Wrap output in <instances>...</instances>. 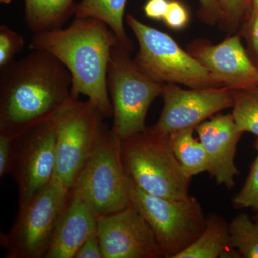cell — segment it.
Masks as SVG:
<instances>
[{
	"instance_id": "7c38bea8",
	"label": "cell",
	"mask_w": 258,
	"mask_h": 258,
	"mask_svg": "<svg viewBox=\"0 0 258 258\" xmlns=\"http://www.w3.org/2000/svg\"><path fill=\"white\" fill-rule=\"evenodd\" d=\"M103 258L164 257L154 232L133 205L98 218Z\"/></svg>"
},
{
	"instance_id": "836d02e7",
	"label": "cell",
	"mask_w": 258,
	"mask_h": 258,
	"mask_svg": "<svg viewBox=\"0 0 258 258\" xmlns=\"http://www.w3.org/2000/svg\"><path fill=\"white\" fill-rule=\"evenodd\" d=\"M256 220H258V215L257 216V218H256Z\"/></svg>"
},
{
	"instance_id": "d6986e66",
	"label": "cell",
	"mask_w": 258,
	"mask_h": 258,
	"mask_svg": "<svg viewBox=\"0 0 258 258\" xmlns=\"http://www.w3.org/2000/svg\"><path fill=\"white\" fill-rule=\"evenodd\" d=\"M195 128L184 129L169 134V142L180 166L189 179L209 170L206 151L194 137Z\"/></svg>"
},
{
	"instance_id": "7402d4cb",
	"label": "cell",
	"mask_w": 258,
	"mask_h": 258,
	"mask_svg": "<svg viewBox=\"0 0 258 258\" xmlns=\"http://www.w3.org/2000/svg\"><path fill=\"white\" fill-rule=\"evenodd\" d=\"M216 2L221 13L220 24L222 28L230 33H235L248 14L252 6V0H216Z\"/></svg>"
},
{
	"instance_id": "9a60e30c",
	"label": "cell",
	"mask_w": 258,
	"mask_h": 258,
	"mask_svg": "<svg viewBox=\"0 0 258 258\" xmlns=\"http://www.w3.org/2000/svg\"><path fill=\"white\" fill-rule=\"evenodd\" d=\"M98 218L87 204L70 191L45 258H74L88 237L97 234Z\"/></svg>"
},
{
	"instance_id": "52a82bcc",
	"label": "cell",
	"mask_w": 258,
	"mask_h": 258,
	"mask_svg": "<svg viewBox=\"0 0 258 258\" xmlns=\"http://www.w3.org/2000/svg\"><path fill=\"white\" fill-rule=\"evenodd\" d=\"M131 205L150 226L164 257L176 258L193 243L206 226L207 217L192 196L185 200L154 196L132 183Z\"/></svg>"
},
{
	"instance_id": "d4e9b609",
	"label": "cell",
	"mask_w": 258,
	"mask_h": 258,
	"mask_svg": "<svg viewBox=\"0 0 258 258\" xmlns=\"http://www.w3.org/2000/svg\"><path fill=\"white\" fill-rule=\"evenodd\" d=\"M163 20L169 28L173 30H181L189 22V12L181 2L169 0V7Z\"/></svg>"
},
{
	"instance_id": "5bb4252c",
	"label": "cell",
	"mask_w": 258,
	"mask_h": 258,
	"mask_svg": "<svg viewBox=\"0 0 258 258\" xmlns=\"http://www.w3.org/2000/svg\"><path fill=\"white\" fill-rule=\"evenodd\" d=\"M195 129L206 151L208 172L217 184L232 189L235 186V176L240 174L235 158L237 144L244 132L232 114L217 115Z\"/></svg>"
},
{
	"instance_id": "30bf717a",
	"label": "cell",
	"mask_w": 258,
	"mask_h": 258,
	"mask_svg": "<svg viewBox=\"0 0 258 258\" xmlns=\"http://www.w3.org/2000/svg\"><path fill=\"white\" fill-rule=\"evenodd\" d=\"M57 152L53 118L20 134L14 142L10 174L18 184L19 206L28 203L55 176Z\"/></svg>"
},
{
	"instance_id": "ffe728a7",
	"label": "cell",
	"mask_w": 258,
	"mask_h": 258,
	"mask_svg": "<svg viewBox=\"0 0 258 258\" xmlns=\"http://www.w3.org/2000/svg\"><path fill=\"white\" fill-rule=\"evenodd\" d=\"M230 243L241 257L258 258V220L241 213L229 224Z\"/></svg>"
},
{
	"instance_id": "cb8c5ba5",
	"label": "cell",
	"mask_w": 258,
	"mask_h": 258,
	"mask_svg": "<svg viewBox=\"0 0 258 258\" xmlns=\"http://www.w3.org/2000/svg\"><path fill=\"white\" fill-rule=\"evenodd\" d=\"M233 203L238 208H251L258 210V155L252 163L245 184L234 198Z\"/></svg>"
},
{
	"instance_id": "9c48e42d",
	"label": "cell",
	"mask_w": 258,
	"mask_h": 258,
	"mask_svg": "<svg viewBox=\"0 0 258 258\" xmlns=\"http://www.w3.org/2000/svg\"><path fill=\"white\" fill-rule=\"evenodd\" d=\"M91 101L71 99L53 117L57 163L54 179L71 190L105 128Z\"/></svg>"
},
{
	"instance_id": "5b68a950",
	"label": "cell",
	"mask_w": 258,
	"mask_h": 258,
	"mask_svg": "<svg viewBox=\"0 0 258 258\" xmlns=\"http://www.w3.org/2000/svg\"><path fill=\"white\" fill-rule=\"evenodd\" d=\"M126 22L139 44L134 62L150 79L161 84H181L191 88L223 87L170 35L132 15H127Z\"/></svg>"
},
{
	"instance_id": "4fadbf2b",
	"label": "cell",
	"mask_w": 258,
	"mask_h": 258,
	"mask_svg": "<svg viewBox=\"0 0 258 258\" xmlns=\"http://www.w3.org/2000/svg\"><path fill=\"white\" fill-rule=\"evenodd\" d=\"M190 54L223 87L232 90L258 86V67L244 48L239 35L217 44L194 42Z\"/></svg>"
},
{
	"instance_id": "603a6c76",
	"label": "cell",
	"mask_w": 258,
	"mask_h": 258,
	"mask_svg": "<svg viewBox=\"0 0 258 258\" xmlns=\"http://www.w3.org/2000/svg\"><path fill=\"white\" fill-rule=\"evenodd\" d=\"M25 41L18 32L7 25L0 26V67L13 62L15 55L23 50Z\"/></svg>"
},
{
	"instance_id": "ba28073f",
	"label": "cell",
	"mask_w": 258,
	"mask_h": 258,
	"mask_svg": "<svg viewBox=\"0 0 258 258\" xmlns=\"http://www.w3.org/2000/svg\"><path fill=\"white\" fill-rule=\"evenodd\" d=\"M70 190L53 179L21 206L8 233L0 234L8 258H45Z\"/></svg>"
},
{
	"instance_id": "d6a6232c",
	"label": "cell",
	"mask_w": 258,
	"mask_h": 258,
	"mask_svg": "<svg viewBox=\"0 0 258 258\" xmlns=\"http://www.w3.org/2000/svg\"><path fill=\"white\" fill-rule=\"evenodd\" d=\"M255 149H256V150L257 151V153H258V137L257 139V141H256V142H255Z\"/></svg>"
},
{
	"instance_id": "8fae6325",
	"label": "cell",
	"mask_w": 258,
	"mask_h": 258,
	"mask_svg": "<svg viewBox=\"0 0 258 258\" xmlns=\"http://www.w3.org/2000/svg\"><path fill=\"white\" fill-rule=\"evenodd\" d=\"M161 96L164 107L160 118L152 128L164 135L196 128L207 118L232 108L234 103V90L227 87L186 90L173 83H166Z\"/></svg>"
},
{
	"instance_id": "484cf974",
	"label": "cell",
	"mask_w": 258,
	"mask_h": 258,
	"mask_svg": "<svg viewBox=\"0 0 258 258\" xmlns=\"http://www.w3.org/2000/svg\"><path fill=\"white\" fill-rule=\"evenodd\" d=\"M17 137L5 132H0V176L10 174L13 164L14 142Z\"/></svg>"
},
{
	"instance_id": "277c9868",
	"label": "cell",
	"mask_w": 258,
	"mask_h": 258,
	"mask_svg": "<svg viewBox=\"0 0 258 258\" xmlns=\"http://www.w3.org/2000/svg\"><path fill=\"white\" fill-rule=\"evenodd\" d=\"M132 189L122 160L121 141L105 126L70 191L99 218L129 206Z\"/></svg>"
},
{
	"instance_id": "6da1fadb",
	"label": "cell",
	"mask_w": 258,
	"mask_h": 258,
	"mask_svg": "<svg viewBox=\"0 0 258 258\" xmlns=\"http://www.w3.org/2000/svg\"><path fill=\"white\" fill-rule=\"evenodd\" d=\"M71 86L69 71L45 51L32 50L2 68L0 132L18 137L52 119L73 99Z\"/></svg>"
},
{
	"instance_id": "2e32d148",
	"label": "cell",
	"mask_w": 258,
	"mask_h": 258,
	"mask_svg": "<svg viewBox=\"0 0 258 258\" xmlns=\"http://www.w3.org/2000/svg\"><path fill=\"white\" fill-rule=\"evenodd\" d=\"M230 243L229 224L218 215L207 217V223L200 235L191 245L176 258L224 257L229 252Z\"/></svg>"
},
{
	"instance_id": "e0dca14e",
	"label": "cell",
	"mask_w": 258,
	"mask_h": 258,
	"mask_svg": "<svg viewBox=\"0 0 258 258\" xmlns=\"http://www.w3.org/2000/svg\"><path fill=\"white\" fill-rule=\"evenodd\" d=\"M74 0H25V20L33 33L62 28L74 14Z\"/></svg>"
},
{
	"instance_id": "8992f818",
	"label": "cell",
	"mask_w": 258,
	"mask_h": 258,
	"mask_svg": "<svg viewBox=\"0 0 258 258\" xmlns=\"http://www.w3.org/2000/svg\"><path fill=\"white\" fill-rule=\"evenodd\" d=\"M161 84L142 72L120 44L112 50L108 88L113 106L112 132L120 141L143 132L153 101L162 94Z\"/></svg>"
},
{
	"instance_id": "4316f807",
	"label": "cell",
	"mask_w": 258,
	"mask_h": 258,
	"mask_svg": "<svg viewBox=\"0 0 258 258\" xmlns=\"http://www.w3.org/2000/svg\"><path fill=\"white\" fill-rule=\"evenodd\" d=\"M244 33L248 40L249 49L253 56V62L258 67V13L251 8L244 19Z\"/></svg>"
},
{
	"instance_id": "44dd1931",
	"label": "cell",
	"mask_w": 258,
	"mask_h": 258,
	"mask_svg": "<svg viewBox=\"0 0 258 258\" xmlns=\"http://www.w3.org/2000/svg\"><path fill=\"white\" fill-rule=\"evenodd\" d=\"M232 116L242 132L258 137V86L234 90Z\"/></svg>"
},
{
	"instance_id": "7a4b0ae2",
	"label": "cell",
	"mask_w": 258,
	"mask_h": 258,
	"mask_svg": "<svg viewBox=\"0 0 258 258\" xmlns=\"http://www.w3.org/2000/svg\"><path fill=\"white\" fill-rule=\"evenodd\" d=\"M119 43L106 23L93 18H75L66 28L34 33L32 50L45 51L69 71L71 97H87L104 118L113 116L108 88V70L112 50Z\"/></svg>"
},
{
	"instance_id": "f1b7e54d",
	"label": "cell",
	"mask_w": 258,
	"mask_h": 258,
	"mask_svg": "<svg viewBox=\"0 0 258 258\" xmlns=\"http://www.w3.org/2000/svg\"><path fill=\"white\" fill-rule=\"evenodd\" d=\"M74 258H103L98 233L88 237L83 242Z\"/></svg>"
},
{
	"instance_id": "1f68e13d",
	"label": "cell",
	"mask_w": 258,
	"mask_h": 258,
	"mask_svg": "<svg viewBox=\"0 0 258 258\" xmlns=\"http://www.w3.org/2000/svg\"><path fill=\"white\" fill-rule=\"evenodd\" d=\"M11 2L12 0H0V3H1L2 4L5 5H9Z\"/></svg>"
},
{
	"instance_id": "83f0119b",
	"label": "cell",
	"mask_w": 258,
	"mask_h": 258,
	"mask_svg": "<svg viewBox=\"0 0 258 258\" xmlns=\"http://www.w3.org/2000/svg\"><path fill=\"white\" fill-rule=\"evenodd\" d=\"M198 15L204 23L215 25L221 18L220 8L216 0H198Z\"/></svg>"
},
{
	"instance_id": "3957f363",
	"label": "cell",
	"mask_w": 258,
	"mask_h": 258,
	"mask_svg": "<svg viewBox=\"0 0 258 258\" xmlns=\"http://www.w3.org/2000/svg\"><path fill=\"white\" fill-rule=\"evenodd\" d=\"M121 157L132 183L154 196L189 198L190 179L181 169L164 135L147 128L121 141Z\"/></svg>"
},
{
	"instance_id": "f546056e",
	"label": "cell",
	"mask_w": 258,
	"mask_h": 258,
	"mask_svg": "<svg viewBox=\"0 0 258 258\" xmlns=\"http://www.w3.org/2000/svg\"><path fill=\"white\" fill-rule=\"evenodd\" d=\"M169 0H148L144 7V11L147 18L152 20H164Z\"/></svg>"
},
{
	"instance_id": "ac0fdd59",
	"label": "cell",
	"mask_w": 258,
	"mask_h": 258,
	"mask_svg": "<svg viewBox=\"0 0 258 258\" xmlns=\"http://www.w3.org/2000/svg\"><path fill=\"white\" fill-rule=\"evenodd\" d=\"M128 0H81L75 8V18H93L106 23L116 35L120 45L132 52L133 44L125 32L124 13Z\"/></svg>"
},
{
	"instance_id": "4dcf8cb0",
	"label": "cell",
	"mask_w": 258,
	"mask_h": 258,
	"mask_svg": "<svg viewBox=\"0 0 258 258\" xmlns=\"http://www.w3.org/2000/svg\"><path fill=\"white\" fill-rule=\"evenodd\" d=\"M251 8L256 10L258 13V0H252V6Z\"/></svg>"
}]
</instances>
